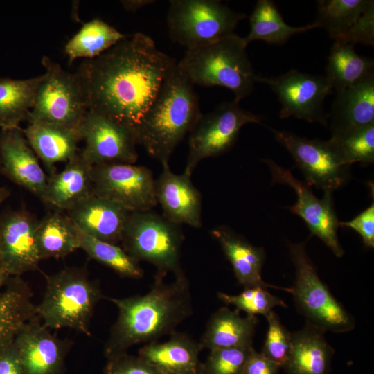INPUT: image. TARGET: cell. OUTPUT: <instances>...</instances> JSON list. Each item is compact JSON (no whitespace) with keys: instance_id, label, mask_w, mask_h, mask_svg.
<instances>
[{"instance_id":"1","label":"cell","mask_w":374,"mask_h":374,"mask_svg":"<svg viewBox=\"0 0 374 374\" xmlns=\"http://www.w3.org/2000/svg\"><path fill=\"white\" fill-rule=\"evenodd\" d=\"M177 62L159 51L148 35L127 36L76 71L89 109L134 130Z\"/></svg>"},{"instance_id":"2","label":"cell","mask_w":374,"mask_h":374,"mask_svg":"<svg viewBox=\"0 0 374 374\" xmlns=\"http://www.w3.org/2000/svg\"><path fill=\"white\" fill-rule=\"evenodd\" d=\"M154 276L149 292L122 299L108 298L118 314L105 342L106 357L126 353L131 346L157 341L170 335L193 313L190 285L186 275L172 283Z\"/></svg>"},{"instance_id":"3","label":"cell","mask_w":374,"mask_h":374,"mask_svg":"<svg viewBox=\"0 0 374 374\" xmlns=\"http://www.w3.org/2000/svg\"><path fill=\"white\" fill-rule=\"evenodd\" d=\"M202 114L195 85L177 63L134 130L136 143L161 163H168Z\"/></svg>"},{"instance_id":"4","label":"cell","mask_w":374,"mask_h":374,"mask_svg":"<svg viewBox=\"0 0 374 374\" xmlns=\"http://www.w3.org/2000/svg\"><path fill=\"white\" fill-rule=\"evenodd\" d=\"M247 46L243 37L233 33L186 50L177 66L195 86L225 87L240 102L252 93L256 82Z\"/></svg>"},{"instance_id":"5","label":"cell","mask_w":374,"mask_h":374,"mask_svg":"<svg viewBox=\"0 0 374 374\" xmlns=\"http://www.w3.org/2000/svg\"><path fill=\"white\" fill-rule=\"evenodd\" d=\"M103 297L96 282L84 271L69 267L46 276V287L37 315L48 328H69L91 335L89 326L97 303Z\"/></svg>"},{"instance_id":"6","label":"cell","mask_w":374,"mask_h":374,"mask_svg":"<svg viewBox=\"0 0 374 374\" xmlns=\"http://www.w3.org/2000/svg\"><path fill=\"white\" fill-rule=\"evenodd\" d=\"M184 239L180 225L150 210L130 213L121 243L132 258L154 265L155 275L178 277L185 274L180 262Z\"/></svg>"},{"instance_id":"7","label":"cell","mask_w":374,"mask_h":374,"mask_svg":"<svg viewBox=\"0 0 374 374\" xmlns=\"http://www.w3.org/2000/svg\"><path fill=\"white\" fill-rule=\"evenodd\" d=\"M289 253L295 268L291 287L295 305L306 322L324 331L341 333L355 328L353 317L332 294L320 279L309 258L305 242H288Z\"/></svg>"},{"instance_id":"8","label":"cell","mask_w":374,"mask_h":374,"mask_svg":"<svg viewBox=\"0 0 374 374\" xmlns=\"http://www.w3.org/2000/svg\"><path fill=\"white\" fill-rule=\"evenodd\" d=\"M45 69L38 86L28 123L44 122L78 130L89 110L82 82L78 74L64 70L48 57H43Z\"/></svg>"},{"instance_id":"9","label":"cell","mask_w":374,"mask_h":374,"mask_svg":"<svg viewBox=\"0 0 374 374\" xmlns=\"http://www.w3.org/2000/svg\"><path fill=\"white\" fill-rule=\"evenodd\" d=\"M246 17L217 0H172L167 24L170 38L189 50L233 34Z\"/></svg>"},{"instance_id":"10","label":"cell","mask_w":374,"mask_h":374,"mask_svg":"<svg viewBox=\"0 0 374 374\" xmlns=\"http://www.w3.org/2000/svg\"><path fill=\"white\" fill-rule=\"evenodd\" d=\"M261 120V116L243 109L235 99L202 114L189 134L188 154L184 172L191 175L203 159L228 152L244 125L260 124Z\"/></svg>"},{"instance_id":"11","label":"cell","mask_w":374,"mask_h":374,"mask_svg":"<svg viewBox=\"0 0 374 374\" xmlns=\"http://www.w3.org/2000/svg\"><path fill=\"white\" fill-rule=\"evenodd\" d=\"M93 194L121 205L130 212L150 211L157 204L155 179L145 166L106 163L91 168Z\"/></svg>"},{"instance_id":"12","label":"cell","mask_w":374,"mask_h":374,"mask_svg":"<svg viewBox=\"0 0 374 374\" xmlns=\"http://www.w3.org/2000/svg\"><path fill=\"white\" fill-rule=\"evenodd\" d=\"M256 82L267 84L281 104L280 117L294 116L326 125L328 114L323 109L325 98L332 91L328 78L292 69L277 77L256 76Z\"/></svg>"},{"instance_id":"13","label":"cell","mask_w":374,"mask_h":374,"mask_svg":"<svg viewBox=\"0 0 374 374\" xmlns=\"http://www.w3.org/2000/svg\"><path fill=\"white\" fill-rule=\"evenodd\" d=\"M271 130L311 186L332 193L349 180L350 166L341 161L328 140L308 139L288 131Z\"/></svg>"},{"instance_id":"14","label":"cell","mask_w":374,"mask_h":374,"mask_svg":"<svg viewBox=\"0 0 374 374\" xmlns=\"http://www.w3.org/2000/svg\"><path fill=\"white\" fill-rule=\"evenodd\" d=\"M263 161L269 166L273 184L288 185L296 192L297 201L289 208L291 212L304 220L312 235L317 236L336 256L341 257L344 250L338 240L337 230L340 225L334 209L332 193L325 191L323 197L318 199L311 186L297 179L290 170L271 159Z\"/></svg>"},{"instance_id":"15","label":"cell","mask_w":374,"mask_h":374,"mask_svg":"<svg viewBox=\"0 0 374 374\" xmlns=\"http://www.w3.org/2000/svg\"><path fill=\"white\" fill-rule=\"evenodd\" d=\"M78 131L84 141L80 153L91 166L136 162L137 143L133 132L109 117L89 109Z\"/></svg>"},{"instance_id":"16","label":"cell","mask_w":374,"mask_h":374,"mask_svg":"<svg viewBox=\"0 0 374 374\" xmlns=\"http://www.w3.org/2000/svg\"><path fill=\"white\" fill-rule=\"evenodd\" d=\"M38 223L39 220L26 210L11 211L0 216V268L10 276L38 269Z\"/></svg>"},{"instance_id":"17","label":"cell","mask_w":374,"mask_h":374,"mask_svg":"<svg viewBox=\"0 0 374 374\" xmlns=\"http://www.w3.org/2000/svg\"><path fill=\"white\" fill-rule=\"evenodd\" d=\"M14 344L25 374H64L69 343L51 334L37 314L19 330Z\"/></svg>"},{"instance_id":"18","label":"cell","mask_w":374,"mask_h":374,"mask_svg":"<svg viewBox=\"0 0 374 374\" xmlns=\"http://www.w3.org/2000/svg\"><path fill=\"white\" fill-rule=\"evenodd\" d=\"M162 171L155 179V196L168 221L194 228L202 226V196L186 172L174 173L168 163H161Z\"/></svg>"},{"instance_id":"19","label":"cell","mask_w":374,"mask_h":374,"mask_svg":"<svg viewBox=\"0 0 374 374\" xmlns=\"http://www.w3.org/2000/svg\"><path fill=\"white\" fill-rule=\"evenodd\" d=\"M2 175L42 199L48 176L19 127L1 130Z\"/></svg>"},{"instance_id":"20","label":"cell","mask_w":374,"mask_h":374,"mask_svg":"<svg viewBox=\"0 0 374 374\" xmlns=\"http://www.w3.org/2000/svg\"><path fill=\"white\" fill-rule=\"evenodd\" d=\"M130 213L116 202L94 194L66 211L82 233L116 244L121 241Z\"/></svg>"},{"instance_id":"21","label":"cell","mask_w":374,"mask_h":374,"mask_svg":"<svg viewBox=\"0 0 374 374\" xmlns=\"http://www.w3.org/2000/svg\"><path fill=\"white\" fill-rule=\"evenodd\" d=\"M211 233L231 263L238 283L244 288L260 286L291 292V288L278 287L262 280V269L265 260L263 248L253 246L243 236L226 226H217L211 230Z\"/></svg>"},{"instance_id":"22","label":"cell","mask_w":374,"mask_h":374,"mask_svg":"<svg viewBox=\"0 0 374 374\" xmlns=\"http://www.w3.org/2000/svg\"><path fill=\"white\" fill-rule=\"evenodd\" d=\"M202 350L199 342L186 333L174 332L164 342L153 341L139 351V356L163 374H200Z\"/></svg>"},{"instance_id":"23","label":"cell","mask_w":374,"mask_h":374,"mask_svg":"<svg viewBox=\"0 0 374 374\" xmlns=\"http://www.w3.org/2000/svg\"><path fill=\"white\" fill-rule=\"evenodd\" d=\"M336 93L328 114L332 134L374 124V75Z\"/></svg>"},{"instance_id":"24","label":"cell","mask_w":374,"mask_h":374,"mask_svg":"<svg viewBox=\"0 0 374 374\" xmlns=\"http://www.w3.org/2000/svg\"><path fill=\"white\" fill-rule=\"evenodd\" d=\"M91 166L78 152L64 168L48 176L44 195L45 204L59 211H69L93 195Z\"/></svg>"},{"instance_id":"25","label":"cell","mask_w":374,"mask_h":374,"mask_svg":"<svg viewBox=\"0 0 374 374\" xmlns=\"http://www.w3.org/2000/svg\"><path fill=\"white\" fill-rule=\"evenodd\" d=\"M24 134L33 149L44 164L50 175L55 173V164L67 162L78 152L81 141L79 131L61 125L35 122L28 123Z\"/></svg>"},{"instance_id":"26","label":"cell","mask_w":374,"mask_h":374,"mask_svg":"<svg viewBox=\"0 0 374 374\" xmlns=\"http://www.w3.org/2000/svg\"><path fill=\"white\" fill-rule=\"evenodd\" d=\"M325 332L307 322L302 329L291 332L290 355L283 367L287 374L328 373L334 350Z\"/></svg>"},{"instance_id":"27","label":"cell","mask_w":374,"mask_h":374,"mask_svg":"<svg viewBox=\"0 0 374 374\" xmlns=\"http://www.w3.org/2000/svg\"><path fill=\"white\" fill-rule=\"evenodd\" d=\"M258 318L242 317L237 309L222 307L209 318L199 342L202 350H213L252 344Z\"/></svg>"},{"instance_id":"28","label":"cell","mask_w":374,"mask_h":374,"mask_svg":"<svg viewBox=\"0 0 374 374\" xmlns=\"http://www.w3.org/2000/svg\"><path fill=\"white\" fill-rule=\"evenodd\" d=\"M0 294V350L12 342L21 327L37 314L32 292L19 276L9 278Z\"/></svg>"},{"instance_id":"29","label":"cell","mask_w":374,"mask_h":374,"mask_svg":"<svg viewBox=\"0 0 374 374\" xmlns=\"http://www.w3.org/2000/svg\"><path fill=\"white\" fill-rule=\"evenodd\" d=\"M36 244L40 260L63 258L80 246V231L62 211L55 210L39 220Z\"/></svg>"},{"instance_id":"30","label":"cell","mask_w":374,"mask_h":374,"mask_svg":"<svg viewBox=\"0 0 374 374\" xmlns=\"http://www.w3.org/2000/svg\"><path fill=\"white\" fill-rule=\"evenodd\" d=\"M373 61L359 55L353 44L335 41L328 57L326 77L337 92L373 75Z\"/></svg>"},{"instance_id":"31","label":"cell","mask_w":374,"mask_h":374,"mask_svg":"<svg viewBox=\"0 0 374 374\" xmlns=\"http://www.w3.org/2000/svg\"><path fill=\"white\" fill-rule=\"evenodd\" d=\"M42 75L24 80L0 78V127H19L33 108Z\"/></svg>"},{"instance_id":"32","label":"cell","mask_w":374,"mask_h":374,"mask_svg":"<svg viewBox=\"0 0 374 374\" xmlns=\"http://www.w3.org/2000/svg\"><path fill=\"white\" fill-rule=\"evenodd\" d=\"M250 31L243 37L248 45L254 40L271 44H282L292 36L319 28L315 22L304 26L293 27L284 21L274 1L258 0L249 17Z\"/></svg>"},{"instance_id":"33","label":"cell","mask_w":374,"mask_h":374,"mask_svg":"<svg viewBox=\"0 0 374 374\" xmlns=\"http://www.w3.org/2000/svg\"><path fill=\"white\" fill-rule=\"evenodd\" d=\"M127 37L100 19L83 24L66 44L64 51L70 64L76 59L95 58Z\"/></svg>"},{"instance_id":"34","label":"cell","mask_w":374,"mask_h":374,"mask_svg":"<svg viewBox=\"0 0 374 374\" xmlns=\"http://www.w3.org/2000/svg\"><path fill=\"white\" fill-rule=\"evenodd\" d=\"M373 0H320L315 22L335 41L341 39L359 19Z\"/></svg>"},{"instance_id":"35","label":"cell","mask_w":374,"mask_h":374,"mask_svg":"<svg viewBox=\"0 0 374 374\" xmlns=\"http://www.w3.org/2000/svg\"><path fill=\"white\" fill-rule=\"evenodd\" d=\"M79 249L84 250L91 258L108 267L122 277L139 279L143 276V270L139 262L116 244L96 239L80 231Z\"/></svg>"},{"instance_id":"36","label":"cell","mask_w":374,"mask_h":374,"mask_svg":"<svg viewBox=\"0 0 374 374\" xmlns=\"http://www.w3.org/2000/svg\"><path fill=\"white\" fill-rule=\"evenodd\" d=\"M328 141L345 165L374 162V124L332 134Z\"/></svg>"},{"instance_id":"37","label":"cell","mask_w":374,"mask_h":374,"mask_svg":"<svg viewBox=\"0 0 374 374\" xmlns=\"http://www.w3.org/2000/svg\"><path fill=\"white\" fill-rule=\"evenodd\" d=\"M267 288L256 286L245 287L237 295L218 292L217 296L226 305H232L238 310L243 311L247 315L261 314L265 317L276 306L287 307L285 303L279 297L271 294Z\"/></svg>"},{"instance_id":"38","label":"cell","mask_w":374,"mask_h":374,"mask_svg":"<svg viewBox=\"0 0 374 374\" xmlns=\"http://www.w3.org/2000/svg\"><path fill=\"white\" fill-rule=\"evenodd\" d=\"M252 344L210 350L202 363L200 374H242L253 350Z\"/></svg>"},{"instance_id":"39","label":"cell","mask_w":374,"mask_h":374,"mask_svg":"<svg viewBox=\"0 0 374 374\" xmlns=\"http://www.w3.org/2000/svg\"><path fill=\"white\" fill-rule=\"evenodd\" d=\"M266 319L268 328L261 353L280 368H283L290 355L291 332L281 323L274 311Z\"/></svg>"},{"instance_id":"40","label":"cell","mask_w":374,"mask_h":374,"mask_svg":"<svg viewBox=\"0 0 374 374\" xmlns=\"http://www.w3.org/2000/svg\"><path fill=\"white\" fill-rule=\"evenodd\" d=\"M103 374H163L139 356L122 353L107 357Z\"/></svg>"},{"instance_id":"41","label":"cell","mask_w":374,"mask_h":374,"mask_svg":"<svg viewBox=\"0 0 374 374\" xmlns=\"http://www.w3.org/2000/svg\"><path fill=\"white\" fill-rule=\"evenodd\" d=\"M355 45L357 43L374 45V1L364 12L357 23L339 39Z\"/></svg>"},{"instance_id":"42","label":"cell","mask_w":374,"mask_h":374,"mask_svg":"<svg viewBox=\"0 0 374 374\" xmlns=\"http://www.w3.org/2000/svg\"><path fill=\"white\" fill-rule=\"evenodd\" d=\"M339 225L350 228L362 237L364 246L374 247V204L348 222H339Z\"/></svg>"},{"instance_id":"43","label":"cell","mask_w":374,"mask_h":374,"mask_svg":"<svg viewBox=\"0 0 374 374\" xmlns=\"http://www.w3.org/2000/svg\"><path fill=\"white\" fill-rule=\"evenodd\" d=\"M280 368L261 353L253 349L246 362L242 374H277Z\"/></svg>"},{"instance_id":"44","label":"cell","mask_w":374,"mask_h":374,"mask_svg":"<svg viewBox=\"0 0 374 374\" xmlns=\"http://www.w3.org/2000/svg\"><path fill=\"white\" fill-rule=\"evenodd\" d=\"M0 374H25L14 340L0 350Z\"/></svg>"},{"instance_id":"45","label":"cell","mask_w":374,"mask_h":374,"mask_svg":"<svg viewBox=\"0 0 374 374\" xmlns=\"http://www.w3.org/2000/svg\"><path fill=\"white\" fill-rule=\"evenodd\" d=\"M155 2V1L153 0H125V1H121V4L123 5V8L129 11H136L137 10L148 6L150 4H152Z\"/></svg>"},{"instance_id":"46","label":"cell","mask_w":374,"mask_h":374,"mask_svg":"<svg viewBox=\"0 0 374 374\" xmlns=\"http://www.w3.org/2000/svg\"><path fill=\"white\" fill-rule=\"evenodd\" d=\"M10 275L3 269H0V294L1 293L2 287L6 284Z\"/></svg>"},{"instance_id":"47","label":"cell","mask_w":374,"mask_h":374,"mask_svg":"<svg viewBox=\"0 0 374 374\" xmlns=\"http://www.w3.org/2000/svg\"><path fill=\"white\" fill-rule=\"evenodd\" d=\"M10 193V190L7 188L2 186L0 187V206L2 203L9 197Z\"/></svg>"},{"instance_id":"48","label":"cell","mask_w":374,"mask_h":374,"mask_svg":"<svg viewBox=\"0 0 374 374\" xmlns=\"http://www.w3.org/2000/svg\"><path fill=\"white\" fill-rule=\"evenodd\" d=\"M1 173H2V166H1V158H0V174Z\"/></svg>"}]
</instances>
